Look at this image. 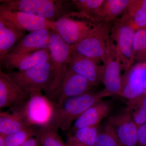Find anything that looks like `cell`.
<instances>
[{"label":"cell","mask_w":146,"mask_h":146,"mask_svg":"<svg viewBox=\"0 0 146 146\" xmlns=\"http://www.w3.org/2000/svg\"><path fill=\"white\" fill-rule=\"evenodd\" d=\"M25 34L0 16V59L10 52Z\"/></svg>","instance_id":"obj_19"},{"label":"cell","mask_w":146,"mask_h":146,"mask_svg":"<svg viewBox=\"0 0 146 146\" xmlns=\"http://www.w3.org/2000/svg\"><path fill=\"white\" fill-rule=\"evenodd\" d=\"M113 23H99L86 38L71 46L72 53L102 61L111 46L110 33Z\"/></svg>","instance_id":"obj_4"},{"label":"cell","mask_w":146,"mask_h":146,"mask_svg":"<svg viewBox=\"0 0 146 146\" xmlns=\"http://www.w3.org/2000/svg\"><path fill=\"white\" fill-rule=\"evenodd\" d=\"M0 7L20 11L56 22L72 11L71 1L65 0H1Z\"/></svg>","instance_id":"obj_2"},{"label":"cell","mask_w":146,"mask_h":146,"mask_svg":"<svg viewBox=\"0 0 146 146\" xmlns=\"http://www.w3.org/2000/svg\"><path fill=\"white\" fill-rule=\"evenodd\" d=\"M135 31L146 28V0H130L123 14Z\"/></svg>","instance_id":"obj_22"},{"label":"cell","mask_w":146,"mask_h":146,"mask_svg":"<svg viewBox=\"0 0 146 146\" xmlns=\"http://www.w3.org/2000/svg\"><path fill=\"white\" fill-rule=\"evenodd\" d=\"M31 126L20 113L13 108L11 112H0V134L6 136L23 130Z\"/></svg>","instance_id":"obj_21"},{"label":"cell","mask_w":146,"mask_h":146,"mask_svg":"<svg viewBox=\"0 0 146 146\" xmlns=\"http://www.w3.org/2000/svg\"><path fill=\"white\" fill-rule=\"evenodd\" d=\"M94 87L86 78L68 67L58 87L49 100L54 103L61 104L69 99L91 92Z\"/></svg>","instance_id":"obj_9"},{"label":"cell","mask_w":146,"mask_h":146,"mask_svg":"<svg viewBox=\"0 0 146 146\" xmlns=\"http://www.w3.org/2000/svg\"><path fill=\"white\" fill-rule=\"evenodd\" d=\"M135 31L123 15L114 22L111 29L110 43L125 73L135 62L133 42Z\"/></svg>","instance_id":"obj_5"},{"label":"cell","mask_w":146,"mask_h":146,"mask_svg":"<svg viewBox=\"0 0 146 146\" xmlns=\"http://www.w3.org/2000/svg\"><path fill=\"white\" fill-rule=\"evenodd\" d=\"M0 16L23 31L30 32L48 29L56 32L54 22L32 14L11 11L0 7Z\"/></svg>","instance_id":"obj_12"},{"label":"cell","mask_w":146,"mask_h":146,"mask_svg":"<svg viewBox=\"0 0 146 146\" xmlns=\"http://www.w3.org/2000/svg\"><path fill=\"white\" fill-rule=\"evenodd\" d=\"M39 131V130H38ZM40 138L39 133L35 136L29 138L20 146H40Z\"/></svg>","instance_id":"obj_31"},{"label":"cell","mask_w":146,"mask_h":146,"mask_svg":"<svg viewBox=\"0 0 146 146\" xmlns=\"http://www.w3.org/2000/svg\"><path fill=\"white\" fill-rule=\"evenodd\" d=\"M39 127L31 126L25 129L5 136V146H20L25 141L37 134Z\"/></svg>","instance_id":"obj_28"},{"label":"cell","mask_w":146,"mask_h":146,"mask_svg":"<svg viewBox=\"0 0 146 146\" xmlns=\"http://www.w3.org/2000/svg\"><path fill=\"white\" fill-rule=\"evenodd\" d=\"M98 23L91 16L72 11L54 22L55 32L68 44L73 46L88 36Z\"/></svg>","instance_id":"obj_3"},{"label":"cell","mask_w":146,"mask_h":146,"mask_svg":"<svg viewBox=\"0 0 146 146\" xmlns=\"http://www.w3.org/2000/svg\"><path fill=\"white\" fill-rule=\"evenodd\" d=\"M108 96H110L104 90L96 92L92 91L69 99L61 104L53 102L52 116L46 126L60 129L63 131L69 130L74 121L89 108Z\"/></svg>","instance_id":"obj_1"},{"label":"cell","mask_w":146,"mask_h":146,"mask_svg":"<svg viewBox=\"0 0 146 146\" xmlns=\"http://www.w3.org/2000/svg\"><path fill=\"white\" fill-rule=\"evenodd\" d=\"M138 146H146V123L138 127Z\"/></svg>","instance_id":"obj_30"},{"label":"cell","mask_w":146,"mask_h":146,"mask_svg":"<svg viewBox=\"0 0 146 146\" xmlns=\"http://www.w3.org/2000/svg\"><path fill=\"white\" fill-rule=\"evenodd\" d=\"M68 67L86 78L94 86L102 82L103 66L101 65L100 61L72 53Z\"/></svg>","instance_id":"obj_15"},{"label":"cell","mask_w":146,"mask_h":146,"mask_svg":"<svg viewBox=\"0 0 146 146\" xmlns=\"http://www.w3.org/2000/svg\"><path fill=\"white\" fill-rule=\"evenodd\" d=\"M94 146H123L113 128L107 122L100 125Z\"/></svg>","instance_id":"obj_25"},{"label":"cell","mask_w":146,"mask_h":146,"mask_svg":"<svg viewBox=\"0 0 146 146\" xmlns=\"http://www.w3.org/2000/svg\"><path fill=\"white\" fill-rule=\"evenodd\" d=\"M127 110L138 126L146 123V94L128 100Z\"/></svg>","instance_id":"obj_24"},{"label":"cell","mask_w":146,"mask_h":146,"mask_svg":"<svg viewBox=\"0 0 146 146\" xmlns=\"http://www.w3.org/2000/svg\"><path fill=\"white\" fill-rule=\"evenodd\" d=\"M48 49L52 63L53 79L46 96L50 99L60 84L68 68L72 55L71 46L54 31H51Z\"/></svg>","instance_id":"obj_8"},{"label":"cell","mask_w":146,"mask_h":146,"mask_svg":"<svg viewBox=\"0 0 146 146\" xmlns=\"http://www.w3.org/2000/svg\"><path fill=\"white\" fill-rule=\"evenodd\" d=\"M134 61L141 63L146 60V28L136 31L133 38Z\"/></svg>","instance_id":"obj_27"},{"label":"cell","mask_w":146,"mask_h":146,"mask_svg":"<svg viewBox=\"0 0 146 146\" xmlns=\"http://www.w3.org/2000/svg\"><path fill=\"white\" fill-rule=\"evenodd\" d=\"M99 126L82 128L72 134H67V146H94Z\"/></svg>","instance_id":"obj_23"},{"label":"cell","mask_w":146,"mask_h":146,"mask_svg":"<svg viewBox=\"0 0 146 146\" xmlns=\"http://www.w3.org/2000/svg\"><path fill=\"white\" fill-rule=\"evenodd\" d=\"M5 136L0 134V146H5Z\"/></svg>","instance_id":"obj_32"},{"label":"cell","mask_w":146,"mask_h":146,"mask_svg":"<svg viewBox=\"0 0 146 146\" xmlns=\"http://www.w3.org/2000/svg\"><path fill=\"white\" fill-rule=\"evenodd\" d=\"M48 48L35 52L24 54L8 53L0 59L1 66L7 70H25L40 63L50 61Z\"/></svg>","instance_id":"obj_13"},{"label":"cell","mask_w":146,"mask_h":146,"mask_svg":"<svg viewBox=\"0 0 146 146\" xmlns=\"http://www.w3.org/2000/svg\"><path fill=\"white\" fill-rule=\"evenodd\" d=\"M24 103L11 107L20 113L29 125L42 127L48 125L52 116L54 104L41 91L29 93Z\"/></svg>","instance_id":"obj_7"},{"label":"cell","mask_w":146,"mask_h":146,"mask_svg":"<svg viewBox=\"0 0 146 146\" xmlns=\"http://www.w3.org/2000/svg\"><path fill=\"white\" fill-rule=\"evenodd\" d=\"M104 0H72L73 7L78 11L94 18L96 13L100 8Z\"/></svg>","instance_id":"obj_29"},{"label":"cell","mask_w":146,"mask_h":146,"mask_svg":"<svg viewBox=\"0 0 146 146\" xmlns=\"http://www.w3.org/2000/svg\"><path fill=\"white\" fill-rule=\"evenodd\" d=\"M112 109V103L110 101L102 100L98 102L75 121L68 134H73L82 128L100 125L104 119L110 116Z\"/></svg>","instance_id":"obj_16"},{"label":"cell","mask_w":146,"mask_h":146,"mask_svg":"<svg viewBox=\"0 0 146 146\" xmlns=\"http://www.w3.org/2000/svg\"><path fill=\"white\" fill-rule=\"evenodd\" d=\"M106 121L111 126L123 146H138V126L126 108L110 115Z\"/></svg>","instance_id":"obj_11"},{"label":"cell","mask_w":146,"mask_h":146,"mask_svg":"<svg viewBox=\"0 0 146 146\" xmlns=\"http://www.w3.org/2000/svg\"><path fill=\"white\" fill-rule=\"evenodd\" d=\"M57 129L48 126L39 127L38 133L41 146H67L58 132Z\"/></svg>","instance_id":"obj_26"},{"label":"cell","mask_w":146,"mask_h":146,"mask_svg":"<svg viewBox=\"0 0 146 146\" xmlns=\"http://www.w3.org/2000/svg\"><path fill=\"white\" fill-rule=\"evenodd\" d=\"M51 31L42 29L30 32L14 46L9 53H29L48 48Z\"/></svg>","instance_id":"obj_18"},{"label":"cell","mask_w":146,"mask_h":146,"mask_svg":"<svg viewBox=\"0 0 146 146\" xmlns=\"http://www.w3.org/2000/svg\"><path fill=\"white\" fill-rule=\"evenodd\" d=\"M7 74L27 94L43 91L46 94L52 81V63L50 60L25 70L9 71Z\"/></svg>","instance_id":"obj_6"},{"label":"cell","mask_w":146,"mask_h":146,"mask_svg":"<svg viewBox=\"0 0 146 146\" xmlns=\"http://www.w3.org/2000/svg\"><path fill=\"white\" fill-rule=\"evenodd\" d=\"M111 46L102 62L103 63L102 82L104 90L110 96H120L123 87L121 65L111 43Z\"/></svg>","instance_id":"obj_10"},{"label":"cell","mask_w":146,"mask_h":146,"mask_svg":"<svg viewBox=\"0 0 146 146\" xmlns=\"http://www.w3.org/2000/svg\"><path fill=\"white\" fill-rule=\"evenodd\" d=\"M125 73L120 96L130 100L146 94V61L133 65Z\"/></svg>","instance_id":"obj_14"},{"label":"cell","mask_w":146,"mask_h":146,"mask_svg":"<svg viewBox=\"0 0 146 146\" xmlns=\"http://www.w3.org/2000/svg\"><path fill=\"white\" fill-rule=\"evenodd\" d=\"M130 2V0H104L94 18L98 23H114L124 13Z\"/></svg>","instance_id":"obj_20"},{"label":"cell","mask_w":146,"mask_h":146,"mask_svg":"<svg viewBox=\"0 0 146 146\" xmlns=\"http://www.w3.org/2000/svg\"><path fill=\"white\" fill-rule=\"evenodd\" d=\"M29 94L24 92L7 73L0 70V108L13 107L24 103Z\"/></svg>","instance_id":"obj_17"}]
</instances>
